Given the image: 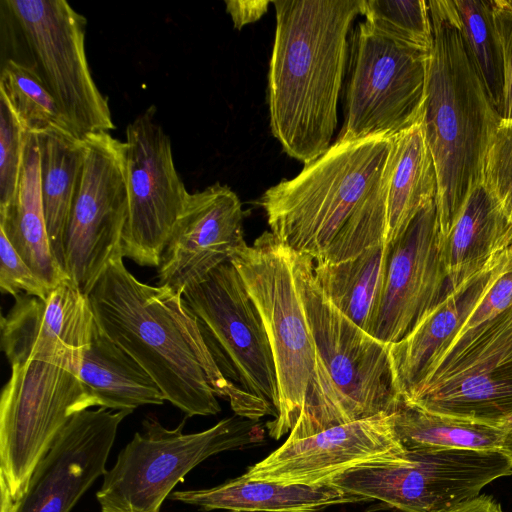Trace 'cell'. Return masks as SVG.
Segmentation results:
<instances>
[{
    "instance_id": "cell-1",
    "label": "cell",
    "mask_w": 512,
    "mask_h": 512,
    "mask_svg": "<svg viewBox=\"0 0 512 512\" xmlns=\"http://www.w3.org/2000/svg\"><path fill=\"white\" fill-rule=\"evenodd\" d=\"M122 259H111L87 296L98 327L143 367L165 400L188 417L218 414L217 396L241 417L268 415L265 404L222 375L182 295L140 282Z\"/></svg>"
},
{
    "instance_id": "cell-2",
    "label": "cell",
    "mask_w": 512,
    "mask_h": 512,
    "mask_svg": "<svg viewBox=\"0 0 512 512\" xmlns=\"http://www.w3.org/2000/svg\"><path fill=\"white\" fill-rule=\"evenodd\" d=\"M393 138L335 142L260 199L270 232L315 263H337L385 242Z\"/></svg>"
},
{
    "instance_id": "cell-3",
    "label": "cell",
    "mask_w": 512,
    "mask_h": 512,
    "mask_svg": "<svg viewBox=\"0 0 512 512\" xmlns=\"http://www.w3.org/2000/svg\"><path fill=\"white\" fill-rule=\"evenodd\" d=\"M363 0H276L269 65L270 128L305 164L331 146L353 20Z\"/></svg>"
},
{
    "instance_id": "cell-4",
    "label": "cell",
    "mask_w": 512,
    "mask_h": 512,
    "mask_svg": "<svg viewBox=\"0 0 512 512\" xmlns=\"http://www.w3.org/2000/svg\"><path fill=\"white\" fill-rule=\"evenodd\" d=\"M427 4L432 47L422 125L437 175L442 239L468 195L482 184L485 155L501 117L470 57L453 0Z\"/></svg>"
},
{
    "instance_id": "cell-5",
    "label": "cell",
    "mask_w": 512,
    "mask_h": 512,
    "mask_svg": "<svg viewBox=\"0 0 512 512\" xmlns=\"http://www.w3.org/2000/svg\"><path fill=\"white\" fill-rule=\"evenodd\" d=\"M314 260L294 251V272L316 352L301 416L287 439L391 413L398 395L386 344L344 316L314 277Z\"/></svg>"
},
{
    "instance_id": "cell-6",
    "label": "cell",
    "mask_w": 512,
    "mask_h": 512,
    "mask_svg": "<svg viewBox=\"0 0 512 512\" xmlns=\"http://www.w3.org/2000/svg\"><path fill=\"white\" fill-rule=\"evenodd\" d=\"M235 266L256 304L271 345L279 391L276 416L266 424L279 440L296 426L311 385L316 352L294 272V251L265 231L233 250Z\"/></svg>"
},
{
    "instance_id": "cell-7",
    "label": "cell",
    "mask_w": 512,
    "mask_h": 512,
    "mask_svg": "<svg viewBox=\"0 0 512 512\" xmlns=\"http://www.w3.org/2000/svg\"><path fill=\"white\" fill-rule=\"evenodd\" d=\"M255 421L236 415L206 430L185 433V420L168 429L157 418L146 417L103 476L96 493L101 512H160L193 468L211 456L259 441Z\"/></svg>"
},
{
    "instance_id": "cell-8",
    "label": "cell",
    "mask_w": 512,
    "mask_h": 512,
    "mask_svg": "<svg viewBox=\"0 0 512 512\" xmlns=\"http://www.w3.org/2000/svg\"><path fill=\"white\" fill-rule=\"evenodd\" d=\"M92 407L96 403L74 371L38 360L11 366L0 400L1 508L22 497L68 421Z\"/></svg>"
},
{
    "instance_id": "cell-9",
    "label": "cell",
    "mask_w": 512,
    "mask_h": 512,
    "mask_svg": "<svg viewBox=\"0 0 512 512\" xmlns=\"http://www.w3.org/2000/svg\"><path fill=\"white\" fill-rule=\"evenodd\" d=\"M408 454L403 461L351 468L329 484L402 512H441L512 474L511 462L498 450L444 449Z\"/></svg>"
},
{
    "instance_id": "cell-10",
    "label": "cell",
    "mask_w": 512,
    "mask_h": 512,
    "mask_svg": "<svg viewBox=\"0 0 512 512\" xmlns=\"http://www.w3.org/2000/svg\"><path fill=\"white\" fill-rule=\"evenodd\" d=\"M403 402L493 425L512 415V305L459 335Z\"/></svg>"
},
{
    "instance_id": "cell-11",
    "label": "cell",
    "mask_w": 512,
    "mask_h": 512,
    "mask_svg": "<svg viewBox=\"0 0 512 512\" xmlns=\"http://www.w3.org/2000/svg\"><path fill=\"white\" fill-rule=\"evenodd\" d=\"M183 300L222 375L265 404L279 407L274 357L260 312L229 261L188 287Z\"/></svg>"
},
{
    "instance_id": "cell-12",
    "label": "cell",
    "mask_w": 512,
    "mask_h": 512,
    "mask_svg": "<svg viewBox=\"0 0 512 512\" xmlns=\"http://www.w3.org/2000/svg\"><path fill=\"white\" fill-rule=\"evenodd\" d=\"M17 25L36 69L79 138L115 129L85 52L86 18L65 0L1 2Z\"/></svg>"
},
{
    "instance_id": "cell-13",
    "label": "cell",
    "mask_w": 512,
    "mask_h": 512,
    "mask_svg": "<svg viewBox=\"0 0 512 512\" xmlns=\"http://www.w3.org/2000/svg\"><path fill=\"white\" fill-rule=\"evenodd\" d=\"M431 50L387 37L361 22L336 142L394 138L422 121Z\"/></svg>"
},
{
    "instance_id": "cell-14",
    "label": "cell",
    "mask_w": 512,
    "mask_h": 512,
    "mask_svg": "<svg viewBox=\"0 0 512 512\" xmlns=\"http://www.w3.org/2000/svg\"><path fill=\"white\" fill-rule=\"evenodd\" d=\"M83 173L64 240L63 267L88 295L121 251L128 216L125 142L109 132L87 134Z\"/></svg>"
},
{
    "instance_id": "cell-15",
    "label": "cell",
    "mask_w": 512,
    "mask_h": 512,
    "mask_svg": "<svg viewBox=\"0 0 512 512\" xmlns=\"http://www.w3.org/2000/svg\"><path fill=\"white\" fill-rule=\"evenodd\" d=\"M155 114L151 105L126 128L128 216L121 251L138 265L158 268L190 193Z\"/></svg>"
},
{
    "instance_id": "cell-16",
    "label": "cell",
    "mask_w": 512,
    "mask_h": 512,
    "mask_svg": "<svg viewBox=\"0 0 512 512\" xmlns=\"http://www.w3.org/2000/svg\"><path fill=\"white\" fill-rule=\"evenodd\" d=\"M408 457L395 429L394 412H386L302 439H286L242 476L285 485H321L357 466Z\"/></svg>"
},
{
    "instance_id": "cell-17",
    "label": "cell",
    "mask_w": 512,
    "mask_h": 512,
    "mask_svg": "<svg viewBox=\"0 0 512 512\" xmlns=\"http://www.w3.org/2000/svg\"><path fill=\"white\" fill-rule=\"evenodd\" d=\"M372 336L392 344L408 335L450 289L435 199L390 243Z\"/></svg>"
},
{
    "instance_id": "cell-18",
    "label": "cell",
    "mask_w": 512,
    "mask_h": 512,
    "mask_svg": "<svg viewBox=\"0 0 512 512\" xmlns=\"http://www.w3.org/2000/svg\"><path fill=\"white\" fill-rule=\"evenodd\" d=\"M132 411L75 414L34 469L22 497L0 512H70L106 473L118 428Z\"/></svg>"
},
{
    "instance_id": "cell-19",
    "label": "cell",
    "mask_w": 512,
    "mask_h": 512,
    "mask_svg": "<svg viewBox=\"0 0 512 512\" xmlns=\"http://www.w3.org/2000/svg\"><path fill=\"white\" fill-rule=\"evenodd\" d=\"M96 326L88 296L67 280L46 298L15 297L1 318V347L11 366L38 360L78 373Z\"/></svg>"
},
{
    "instance_id": "cell-20",
    "label": "cell",
    "mask_w": 512,
    "mask_h": 512,
    "mask_svg": "<svg viewBox=\"0 0 512 512\" xmlns=\"http://www.w3.org/2000/svg\"><path fill=\"white\" fill-rule=\"evenodd\" d=\"M242 204L228 186L215 183L190 193L158 266V285L178 294L203 281L245 244Z\"/></svg>"
},
{
    "instance_id": "cell-21",
    "label": "cell",
    "mask_w": 512,
    "mask_h": 512,
    "mask_svg": "<svg viewBox=\"0 0 512 512\" xmlns=\"http://www.w3.org/2000/svg\"><path fill=\"white\" fill-rule=\"evenodd\" d=\"M449 289L442 300L403 339L389 344V356L400 399L406 400L431 372L493 282L505 255Z\"/></svg>"
},
{
    "instance_id": "cell-22",
    "label": "cell",
    "mask_w": 512,
    "mask_h": 512,
    "mask_svg": "<svg viewBox=\"0 0 512 512\" xmlns=\"http://www.w3.org/2000/svg\"><path fill=\"white\" fill-rule=\"evenodd\" d=\"M168 499L202 511L320 512L331 506L367 501L330 484L285 485L242 475L202 489L173 491Z\"/></svg>"
},
{
    "instance_id": "cell-23",
    "label": "cell",
    "mask_w": 512,
    "mask_h": 512,
    "mask_svg": "<svg viewBox=\"0 0 512 512\" xmlns=\"http://www.w3.org/2000/svg\"><path fill=\"white\" fill-rule=\"evenodd\" d=\"M441 240L449 286L454 289L512 247V222L480 184L468 195Z\"/></svg>"
},
{
    "instance_id": "cell-24",
    "label": "cell",
    "mask_w": 512,
    "mask_h": 512,
    "mask_svg": "<svg viewBox=\"0 0 512 512\" xmlns=\"http://www.w3.org/2000/svg\"><path fill=\"white\" fill-rule=\"evenodd\" d=\"M0 230L51 289L70 280L55 257L48 236L35 132H28L18 193L13 206L0 214Z\"/></svg>"
},
{
    "instance_id": "cell-25",
    "label": "cell",
    "mask_w": 512,
    "mask_h": 512,
    "mask_svg": "<svg viewBox=\"0 0 512 512\" xmlns=\"http://www.w3.org/2000/svg\"><path fill=\"white\" fill-rule=\"evenodd\" d=\"M77 375L99 408L133 412L140 406L165 401L153 378L98 325Z\"/></svg>"
},
{
    "instance_id": "cell-26",
    "label": "cell",
    "mask_w": 512,
    "mask_h": 512,
    "mask_svg": "<svg viewBox=\"0 0 512 512\" xmlns=\"http://www.w3.org/2000/svg\"><path fill=\"white\" fill-rule=\"evenodd\" d=\"M35 133L48 236L54 255L64 269L65 234L83 173V141L63 127H49Z\"/></svg>"
},
{
    "instance_id": "cell-27",
    "label": "cell",
    "mask_w": 512,
    "mask_h": 512,
    "mask_svg": "<svg viewBox=\"0 0 512 512\" xmlns=\"http://www.w3.org/2000/svg\"><path fill=\"white\" fill-rule=\"evenodd\" d=\"M390 245L366 248L337 263H315V280L327 299L349 320L372 334L384 290Z\"/></svg>"
},
{
    "instance_id": "cell-28",
    "label": "cell",
    "mask_w": 512,
    "mask_h": 512,
    "mask_svg": "<svg viewBox=\"0 0 512 512\" xmlns=\"http://www.w3.org/2000/svg\"><path fill=\"white\" fill-rule=\"evenodd\" d=\"M385 242H394L417 213L436 199L437 175L422 121L393 138Z\"/></svg>"
},
{
    "instance_id": "cell-29",
    "label": "cell",
    "mask_w": 512,
    "mask_h": 512,
    "mask_svg": "<svg viewBox=\"0 0 512 512\" xmlns=\"http://www.w3.org/2000/svg\"><path fill=\"white\" fill-rule=\"evenodd\" d=\"M395 429L407 451L473 449L498 450L499 425L432 413L402 400L394 411Z\"/></svg>"
},
{
    "instance_id": "cell-30",
    "label": "cell",
    "mask_w": 512,
    "mask_h": 512,
    "mask_svg": "<svg viewBox=\"0 0 512 512\" xmlns=\"http://www.w3.org/2000/svg\"><path fill=\"white\" fill-rule=\"evenodd\" d=\"M470 57L488 97L501 117L504 102V64L490 1L453 0Z\"/></svg>"
},
{
    "instance_id": "cell-31",
    "label": "cell",
    "mask_w": 512,
    "mask_h": 512,
    "mask_svg": "<svg viewBox=\"0 0 512 512\" xmlns=\"http://www.w3.org/2000/svg\"><path fill=\"white\" fill-rule=\"evenodd\" d=\"M0 95L9 102L28 132L49 127L70 129L32 65L7 59L1 69Z\"/></svg>"
},
{
    "instance_id": "cell-32",
    "label": "cell",
    "mask_w": 512,
    "mask_h": 512,
    "mask_svg": "<svg viewBox=\"0 0 512 512\" xmlns=\"http://www.w3.org/2000/svg\"><path fill=\"white\" fill-rule=\"evenodd\" d=\"M361 14L377 32L431 50L432 29L427 1L363 0Z\"/></svg>"
},
{
    "instance_id": "cell-33",
    "label": "cell",
    "mask_w": 512,
    "mask_h": 512,
    "mask_svg": "<svg viewBox=\"0 0 512 512\" xmlns=\"http://www.w3.org/2000/svg\"><path fill=\"white\" fill-rule=\"evenodd\" d=\"M28 130L0 95V214L14 204L21 179Z\"/></svg>"
},
{
    "instance_id": "cell-34",
    "label": "cell",
    "mask_w": 512,
    "mask_h": 512,
    "mask_svg": "<svg viewBox=\"0 0 512 512\" xmlns=\"http://www.w3.org/2000/svg\"><path fill=\"white\" fill-rule=\"evenodd\" d=\"M482 184L512 222V122L501 121L484 159Z\"/></svg>"
},
{
    "instance_id": "cell-35",
    "label": "cell",
    "mask_w": 512,
    "mask_h": 512,
    "mask_svg": "<svg viewBox=\"0 0 512 512\" xmlns=\"http://www.w3.org/2000/svg\"><path fill=\"white\" fill-rule=\"evenodd\" d=\"M0 289L17 297L25 295L46 298L51 288L31 269L6 234L0 230Z\"/></svg>"
},
{
    "instance_id": "cell-36",
    "label": "cell",
    "mask_w": 512,
    "mask_h": 512,
    "mask_svg": "<svg viewBox=\"0 0 512 512\" xmlns=\"http://www.w3.org/2000/svg\"><path fill=\"white\" fill-rule=\"evenodd\" d=\"M504 64V102L501 121H512V0H490Z\"/></svg>"
},
{
    "instance_id": "cell-37",
    "label": "cell",
    "mask_w": 512,
    "mask_h": 512,
    "mask_svg": "<svg viewBox=\"0 0 512 512\" xmlns=\"http://www.w3.org/2000/svg\"><path fill=\"white\" fill-rule=\"evenodd\" d=\"M269 1L264 0H227L226 11L238 30L247 24L259 20L268 10Z\"/></svg>"
},
{
    "instance_id": "cell-38",
    "label": "cell",
    "mask_w": 512,
    "mask_h": 512,
    "mask_svg": "<svg viewBox=\"0 0 512 512\" xmlns=\"http://www.w3.org/2000/svg\"><path fill=\"white\" fill-rule=\"evenodd\" d=\"M441 512H504L499 502L487 494L478 496L457 504Z\"/></svg>"
},
{
    "instance_id": "cell-39",
    "label": "cell",
    "mask_w": 512,
    "mask_h": 512,
    "mask_svg": "<svg viewBox=\"0 0 512 512\" xmlns=\"http://www.w3.org/2000/svg\"><path fill=\"white\" fill-rule=\"evenodd\" d=\"M499 426L502 430V439L499 451L504 454L512 464V415L503 420Z\"/></svg>"
},
{
    "instance_id": "cell-40",
    "label": "cell",
    "mask_w": 512,
    "mask_h": 512,
    "mask_svg": "<svg viewBox=\"0 0 512 512\" xmlns=\"http://www.w3.org/2000/svg\"><path fill=\"white\" fill-rule=\"evenodd\" d=\"M510 122H512V121H510Z\"/></svg>"
}]
</instances>
